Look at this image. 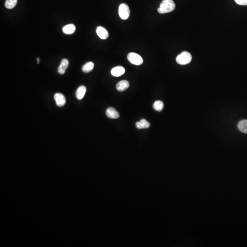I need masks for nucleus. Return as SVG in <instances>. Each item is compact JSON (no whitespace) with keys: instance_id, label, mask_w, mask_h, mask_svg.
<instances>
[{"instance_id":"17","label":"nucleus","mask_w":247,"mask_h":247,"mask_svg":"<svg viewBox=\"0 0 247 247\" xmlns=\"http://www.w3.org/2000/svg\"><path fill=\"white\" fill-rule=\"evenodd\" d=\"M18 0H7L5 2V7L7 9H13L17 5Z\"/></svg>"},{"instance_id":"9","label":"nucleus","mask_w":247,"mask_h":247,"mask_svg":"<svg viewBox=\"0 0 247 247\" xmlns=\"http://www.w3.org/2000/svg\"><path fill=\"white\" fill-rule=\"evenodd\" d=\"M125 72V69L124 67L120 66L114 67L111 71L112 75L115 77H120L124 74Z\"/></svg>"},{"instance_id":"11","label":"nucleus","mask_w":247,"mask_h":247,"mask_svg":"<svg viewBox=\"0 0 247 247\" xmlns=\"http://www.w3.org/2000/svg\"><path fill=\"white\" fill-rule=\"evenodd\" d=\"M86 87L84 86H81L78 88L76 93V96L77 99L81 100L83 98L86 93Z\"/></svg>"},{"instance_id":"16","label":"nucleus","mask_w":247,"mask_h":247,"mask_svg":"<svg viewBox=\"0 0 247 247\" xmlns=\"http://www.w3.org/2000/svg\"><path fill=\"white\" fill-rule=\"evenodd\" d=\"M154 109L159 112L161 111L164 108V103L161 101H156L153 105Z\"/></svg>"},{"instance_id":"8","label":"nucleus","mask_w":247,"mask_h":247,"mask_svg":"<svg viewBox=\"0 0 247 247\" xmlns=\"http://www.w3.org/2000/svg\"><path fill=\"white\" fill-rule=\"evenodd\" d=\"M69 65V61L66 59H64L61 60V63L58 67V72L60 75L65 74L66 71Z\"/></svg>"},{"instance_id":"6","label":"nucleus","mask_w":247,"mask_h":247,"mask_svg":"<svg viewBox=\"0 0 247 247\" xmlns=\"http://www.w3.org/2000/svg\"><path fill=\"white\" fill-rule=\"evenodd\" d=\"M96 32L97 35L102 40H106L109 36L108 32L105 28L101 26L97 27L96 29Z\"/></svg>"},{"instance_id":"3","label":"nucleus","mask_w":247,"mask_h":247,"mask_svg":"<svg viewBox=\"0 0 247 247\" xmlns=\"http://www.w3.org/2000/svg\"><path fill=\"white\" fill-rule=\"evenodd\" d=\"M119 14L122 20H127L130 15V10L128 5L123 3L119 6Z\"/></svg>"},{"instance_id":"7","label":"nucleus","mask_w":247,"mask_h":247,"mask_svg":"<svg viewBox=\"0 0 247 247\" xmlns=\"http://www.w3.org/2000/svg\"><path fill=\"white\" fill-rule=\"evenodd\" d=\"M106 114L108 117L111 119H116L119 118V114L118 112L114 108L110 107L107 108L106 111Z\"/></svg>"},{"instance_id":"15","label":"nucleus","mask_w":247,"mask_h":247,"mask_svg":"<svg viewBox=\"0 0 247 247\" xmlns=\"http://www.w3.org/2000/svg\"><path fill=\"white\" fill-rule=\"evenodd\" d=\"M239 131L244 133H247V120H242L238 124Z\"/></svg>"},{"instance_id":"4","label":"nucleus","mask_w":247,"mask_h":247,"mask_svg":"<svg viewBox=\"0 0 247 247\" xmlns=\"http://www.w3.org/2000/svg\"><path fill=\"white\" fill-rule=\"evenodd\" d=\"M128 60L133 65L139 66L143 62L142 58L136 53H130L127 55Z\"/></svg>"},{"instance_id":"5","label":"nucleus","mask_w":247,"mask_h":247,"mask_svg":"<svg viewBox=\"0 0 247 247\" xmlns=\"http://www.w3.org/2000/svg\"><path fill=\"white\" fill-rule=\"evenodd\" d=\"M54 99L58 106L62 107L65 105L66 100L64 95L60 93H57L54 96Z\"/></svg>"},{"instance_id":"12","label":"nucleus","mask_w":247,"mask_h":247,"mask_svg":"<svg viewBox=\"0 0 247 247\" xmlns=\"http://www.w3.org/2000/svg\"><path fill=\"white\" fill-rule=\"evenodd\" d=\"M76 27L73 24L66 25L62 29L63 32L66 35H72L76 31Z\"/></svg>"},{"instance_id":"10","label":"nucleus","mask_w":247,"mask_h":247,"mask_svg":"<svg viewBox=\"0 0 247 247\" xmlns=\"http://www.w3.org/2000/svg\"><path fill=\"white\" fill-rule=\"evenodd\" d=\"M130 86L129 82L126 80H122L119 82L116 85V89L119 92H123L127 89Z\"/></svg>"},{"instance_id":"1","label":"nucleus","mask_w":247,"mask_h":247,"mask_svg":"<svg viewBox=\"0 0 247 247\" xmlns=\"http://www.w3.org/2000/svg\"><path fill=\"white\" fill-rule=\"evenodd\" d=\"M175 4L173 0H164L160 5L158 11L161 14L172 12L175 8Z\"/></svg>"},{"instance_id":"14","label":"nucleus","mask_w":247,"mask_h":247,"mask_svg":"<svg viewBox=\"0 0 247 247\" xmlns=\"http://www.w3.org/2000/svg\"><path fill=\"white\" fill-rule=\"evenodd\" d=\"M94 67V63L92 62H88L84 65L82 68V70L84 73H89L90 72Z\"/></svg>"},{"instance_id":"2","label":"nucleus","mask_w":247,"mask_h":247,"mask_svg":"<svg viewBox=\"0 0 247 247\" xmlns=\"http://www.w3.org/2000/svg\"><path fill=\"white\" fill-rule=\"evenodd\" d=\"M192 58V55L190 53L184 51L178 55L176 60L179 65H185L191 62Z\"/></svg>"},{"instance_id":"18","label":"nucleus","mask_w":247,"mask_h":247,"mask_svg":"<svg viewBox=\"0 0 247 247\" xmlns=\"http://www.w3.org/2000/svg\"><path fill=\"white\" fill-rule=\"evenodd\" d=\"M234 1L238 5L247 6V0H234Z\"/></svg>"},{"instance_id":"13","label":"nucleus","mask_w":247,"mask_h":247,"mask_svg":"<svg viewBox=\"0 0 247 247\" xmlns=\"http://www.w3.org/2000/svg\"><path fill=\"white\" fill-rule=\"evenodd\" d=\"M136 127L138 129H147L150 126V124L145 119H142L136 124Z\"/></svg>"}]
</instances>
